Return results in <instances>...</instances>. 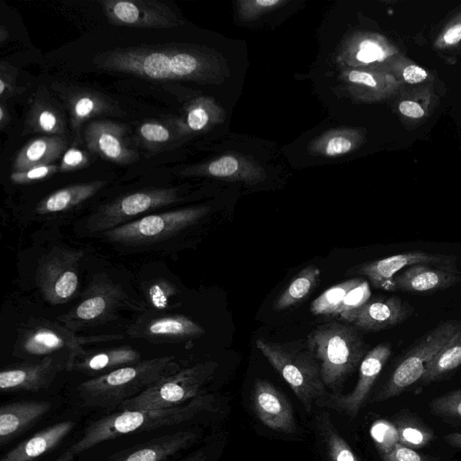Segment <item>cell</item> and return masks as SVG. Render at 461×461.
I'll return each mask as SVG.
<instances>
[{
	"label": "cell",
	"mask_w": 461,
	"mask_h": 461,
	"mask_svg": "<svg viewBox=\"0 0 461 461\" xmlns=\"http://www.w3.org/2000/svg\"><path fill=\"white\" fill-rule=\"evenodd\" d=\"M88 155L82 149L71 147L64 152L59 165V172H68L86 167Z\"/></svg>",
	"instance_id": "50"
},
{
	"label": "cell",
	"mask_w": 461,
	"mask_h": 461,
	"mask_svg": "<svg viewBox=\"0 0 461 461\" xmlns=\"http://www.w3.org/2000/svg\"><path fill=\"white\" fill-rule=\"evenodd\" d=\"M94 338H78L70 332L58 328L41 327L25 336L23 348L34 356H50L58 350L67 348L69 354L79 350L82 344L94 340Z\"/></svg>",
	"instance_id": "28"
},
{
	"label": "cell",
	"mask_w": 461,
	"mask_h": 461,
	"mask_svg": "<svg viewBox=\"0 0 461 461\" xmlns=\"http://www.w3.org/2000/svg\"><path fill=\"white\" fill-rule=\"evenodd\" d=\"M146 330L151 336L166 338H188L204 332L199 324L181 315L155 319L148 323Z\"/></svg>",
	"instance_id": "37"
},
{
	"label": "cell",
	"mask_w": 461,
	"mask_h": 461,
	"mask_svg": "<svg viewBox=\"0 0 461 461\" xmlns=\"http://www.w3.org/2000/svg\"><path fill=\"white\" fill-rule=\"evenodd\" d=\"M166 289L161 285H154L149 289V296L152 304L157 308H165L167 302Z\"/></svg>",
	"instance_id": "52"
},
{
	"label": "cell",
	"mask_w": 461,
	"mask_h": 461,
	"mask_svg": "<svg viewBox=\"0 0 461 461\" xmlns=\"http://www.w3.org/2000/svg\"><path fill=\"white\" fill-rule=\"evenodd\" d=\"M339 78L350 95L363 103L393 100L402 88L385 69L344 68Z\"/></svg>",
	"instance_id": "16"
},
{
	"label": "cell",
	"mask_w": 461,
	"mask_h": 461,
	"mask_svg": "<svg viewBox=\"0 0 461 461\" xmlns=\"http://www.w3.org/2000/svg\"><path fill=\"white\" fill-rule=\"evenodd\" d=\"M87 149L102 158L120 165L131 164L140 158L125 140V128L117 122H90L83 131Z\"/></svg>",
	"instance_id": "14"
},
{
	"label": "cell",
	"mask_w": 461,
	"mask_h": 461,
	"mask_svg": "<svg viewBox=\"0 0 461 461\" xmlns=\"http://www.w3.org/2000/svg\"><path fill=\"white\" fill-rule=\"evenodd\" d=\"M17 68L11 64L1 61L0 63V99L5 102L6 99L23 93V89L17 85Z\"/></svg>",
	"instance_id": "48"
},
{
	"label": "cell",
	"mask_w": 461,
	"mask_h": 461,
	"mask_svg": "<svg viewBox=\"0 0 461 461\" xmlns=\"http://www.w3.org/2000/svg\"><path fill=\"white\" fill-rule=\"evenodd\" d=\"M59 171L57 165L39 166L29 168L25 171L13 172L10 176L12 182L15 184H27L33 181H38L54 175Z\"/></svg>",
	"instance_id": "49"
},
{
	"label": "cell",
	"mask_w": 461,
	"mask_h": 461,
	"mask_svg": "<svg viewBox=\"0 0 461 461\" xmlns=\"http://www.w3.org/2000/svg\"><path fill=\"white\" fill-rule=\"evenodd\" d=\"M138 133L143 145L150 149H159L181 138L173 124L167 125L155 121L142 122L138 128Z\"/></svg>",
	"instance_id": "41"
},
{
	"label": "cell",
	"mask_w": 461,
	"mask_h": 461,
	"mask_svg": "<svg viewBox=\"0 0 461 461\" xmlns=\"http://www.w3.org/2000/svg\"><path fill=\"white\" fill-rule=\"evenodd\" d=\"M10 37L8 30L2 24L0 26V43L3 44Z\"/></svg>",
	"instance_id": "56"
},
{
	"label": "cell",
	"mask_w": 461,
	"mask_h": 461,
	"mask_svg": "<svg viewBox=\"0 0 461 461\" xmlns=\"http://www.w3.org/2000/svg\"><path fill=\"white\" fill-rule=\"evenodd\" d=\"M25 125L31 131L50 136L64 137L66 133V119L62 111L45 94L37 93L30 99Z\"/></svg>",
	"instance_id": "30"
},
{
	"label": "cell",
	"mask_w": 461,
	"mask_h": 461,
	"mask_svg": "<svg viewBox=\"0 0 461 461\" xmlns=\"http://www.w3.org/2000/svg\"><path fill=\"white\" fill-rule=\"evenodd\" d=\"M140 358L139 352L130 347L105 349L87 354L77 350L68 355L67 368L85 373L111 372L137 363L140 361Z\"/></svg>",
	"instance_id": "26"
},
{
	"label": "cell",
	"mask_w": 461,
	"mask_h": 461,
	"mask_svg": "<svg viewBox=\"0 0 461 461\" xmlns=\"http://www.w3.org/2000/svg\"><path fill=\"white\" fill-rule=\"evenodd\" d=\"M11 117L5 102L0 104V129L3 131L10 122Z\"/></svg>",
	"instance_id": "53"
},
{
	"label": "cell",
	"mask_w": 461,
	"mask_h": 461,
	"mask_svg": "<svg viewBox=\"0 0 461 461\" xmlns=\"http://www.w3.org/2000/svg\"><path fill=\"white\" fill-rule=\"evenodd\" d=\"M252 402L258 418L264 425L276 431H295L293 408L287 398L271 383L264 379L255 382Z\"/></svg>",
	"instance_id": "18"
},
{
	"label": "cell",
	"mask_w": 461,
	"mask_h": 461,
	"mask_svg": "<svg viewBox=\"0 0 461 461\" xmlns=\"http://www.w3.org/2000/svg\"><path fill=\"white\" fill-rule=\"evenodd\" d=\"M399 442L411 448L427 446L434 438L433 431L411 418H402L395 423Z\"/></svg>",
	"instance_id": "42"
},
{
	"label": "cell",
	"mask_w": 461,
	"mask_h": 461,
	"mask_svg": "<svg viewBox=\"0 0 461 461\" xmlns=\"http://www.w3.org/2000/svg\"><path fill=\"white\" fill-rule=\"evenodd\" d=\"M429 408L437 416L461 420V388L436 397L429 402Z\"/></svg>",
	"instance_id": "45"
},
{
	"label": "cell",
	"mask_w": 461,
	"mask_h": 461,
	"mask_svg": "<svg viewBox=\"0 0 461 461\" xmlns=\"http://www.w3.org/2000/svg\"><path fill=\"white\" fill-rule=\"evenodd\" d=\"M208 206H195L149 214L104 231L107 237L126 244L149 243L166 239L194 224L209 212Z\"/></svg>",
	"instance_id": "8"
},
{
	"label": "cell",
	"mask_w": 461,
	"mask_h": 461,
	"mask_svg": "<svg viewBox=\"0 0 461 461\" xmlns=\"http://www.w3.org/2000/svg\"><path fill=\"white\" fill-rule=\"evenodd\" d=\"M461 366V326L428 364L420 378L429 384L446 378Z\"/></svg>",
	"instance_id": "34"
},
{
	"label": "cell",
	"mask_w": 461,
	"mask_h": 461,
	"mask_svg": "<svg viewBox=\"0 0 461 461\" xmlns=\"http://www.w3.org/2000/svg\"><path fill=\"white\" fill-rule=\"evenodd\" d=\"M446 442L453 447L461 448V433L453 432L444 437Z\"/></svg>",
	"instance_id": "54"
},
{
	"label": "cell",
	"mask_w": 461,
	"mask_h": 461,
	"mask_svg": "<svg viewBox=\"0 0 461 461\" xmlns=\"http://www.w3.org/2000/svg\"><path fill=\"white\" fill-rule=\"evenodd\" d=\"M188 174L243 182L250 185L267 177L264 167L255 159L239 153H227L186 170Z\"/></svg>",
	"instance_id": "20"
},
{
	"label": "cell",
	"mask_w": 461,
	"mask_h": 461,
	"mask_svg": "<svg viewBox=\"0 0 461 461\" xmlns=\"http://www.w3.org/2000/svg\"><path fill=\"white\" fill-rule=\"evenodd\" d=\"M207 455L203 449L196 450L179 461H206Z\"/></svg>",
	"instance_id": "55"
},
{
	"label": "cell",
	"mask_w": 461,
	"mask_h": 461,
	"mask_svg": "<svg viewBox=\"0 0 461 461\" xmlns=\"http://www.w3.org/2000/svg\"><path fill=\"white\" fill-rule=\"evenodd\" d=\"M288 2L287 0H240L236 5L239 18L244 22H252Z\"/></svg>",
	"instance_id": "43"
},
{
	"label": "cell",
	"mask_w": 461,
	"mask_h": 461,
	"mask_svg": "<svg viewBox=\"0 0 461 461\" xmlns=\"http://www.w3.org/2000/svg\"><path fill=\"white\" fill-rule=\"evenodd\" d=\"M414 312L408 302L398 296L369 300L357 310L341 316L356 328L367 331H379L404 322Z\"/></svg>",
	"instance_id": "15"
},
{
	"label": "cell",
	"mask_w": 461,
	"mask_h": 461,
	"mask_svg": "<svg viewBox=\"0 0 461 461\" xmlns=\"http://www.w3.org/2000/svg\"><path fill=\"white\" fill-rule=\"evenodd\" d=\"M50 407L51 403L47 401H19L3 404L0 408V445L3 447L28 429Z\"/></svg>",
	"instance_id": "24"
},
{
	"label": "cell",
	"mask_w": 461,
	"mask_h": 461,
	"mask_svg": "<svg viewBox=\"0 0 461 461\" xmlns=\"http://www.w3.org/2000/svg\"><path fill=\"white\" fill-rule=\"evenodd\" d=\"M385 70L389 72L402 86H416L436 83V75L420 66L402 52L394 56L386 65Z\"/></svg>",
	"instance_id": "36"
},
{
	"label": "cell",
	"mask_w": 461,
	"mask_h": 461,
	"mask_svg": "<svg viewBox=\"0 0 461 461\" xmlns=\"http://www.w3.org/2000/svg\"><path fill=\"white\" fill-rule=\"evenodd\" d=\"M67 258L59 256L48 261L41 274L43 292L54 303L69 299L78 286L77 274Z\"/></svg>",
	"instance_id": "29"
},
{
	"label": "cell",
	"mask_w": 461,
	"mask_h": 461,
	"mask_svg": "<svg viewBox=\"0 0 461 461\" xmlns=\"http://www.w3.org/2000/svg\"><path fill=\"white\" fill-rule=\"evenodd\" d=\"M401 122L413 129L424 123L439 104L436 83L402 87L393 99Z\"/></svg>",
	"instance_id": "22"
},
{
	"label": "cell",
	"mask_w": 461,
	"mask_h": 461,
	"mask_svg": "<svg viewBox=\"0 0 461 461\" xmlns=\"http://www.w3.org/2000/svg\"><path fill=\"white\" fill-rule=\"evenodd\" d=\"M67 140L60 136H43L29 141L15 156L13 172L50 165L65 151Z\"/></svg>",
	"instance_id": "31"
},
{
	"label": "cell",
	"mask_w": 461,
	"mask_h": 461,
	"mask_svg": "<svg viewBox=\"0 0 461 461\" xmlns=\"http://www.w3.org/2000/svg\"><path fill=\"white\" fill-rule=\"evenodd\" d=\"M371 290L367 280L364 279L353 287L344 298L336 315L343 316L354 312L370 300Z\"/></svg>",
	"instance_id": "47"
},
{
	"label": "cell",
	"mask_w": 461,
	"mask_h": 461,
	"mask_svg": "<svg viewBox=\"0 0 461 461\" xmlns=\"http://www.w3.org/2000/svg\"><path fill=\"white\" fill-rule=\"evenodd\" d=\"M225 119V112L209 96H199L186 106L183 116L172 124L181 137L210 130Z\"/></svg>",
	"instance_id": "27"
},
{
	"label": "cell",
	"mask_w": 461,
	"mask_h": 461,
	"mask_svg": "<svg viewBox=\"0 0 461 461\" xmlns=\"http://www.w3.org/2000/svg\"><path fill=\"white\" fill-rule=\"evenodd\" d=\"M460 326V320H443L419 338L401 357L371 402H381L398 396L420 381L429 361Z\"/></svg>",
	"instance_id": "6"
},
{
	"label": "cell",
	"mask_w": 461,
	"mask_h": 461,
	"mask_svg": "<svg viewBox=\"0 0 461 461\" xmlns=\"http://www.w3.org/2000/svg\"><path fill=\"white\" fill-rule=\"evenodd\" d=\"M305 339L319 362L325 387L333 392L366 354L364 340L353 325L326 322L312 330Z\"/></svg>",
	"instance_id": "5"
},
{
	"label": "cell",
	"mask_w": 461,
	"mask_h": 461,
	"mask_svg": "<svg viewBox=\"0 0 461 461\" xmlns=\"http://www.w3.org/2000/svg\"><path fill=\"white\" fill-rule=\"evenodd\" d=\"M110 306L109 297L105 294H94L85 299L75 311L77 318L82 321H93L101 317Z\"/></svg>",
	"instance_id": "46"
},
{
	"label": "cell",
	"mask_w": 461,
	"mask_h": 461,
	"mask_svg": "<svg viewBox=\"0 0 461 461\" xmlns=\"http://www.w3.org/2000/svg\"><path fill=\"white\" fill-rule=\"evenodd\" d=\"M180 369L173 356L139 361L81 383L78 396L86 406L119 409L124 402Z\"/></svg>",
	"instance_id": "3"
},
{
	"label": "cell",
	"mask_w": 461,
	"mask_h": 461,
	"mask_svg": "<svg viewBox=\"0 0 461 461\" xmlns=\"http://www.w3.org/2000/svg\"><path fill=\"white\" fill-rule=\"evenodd\" d=\"M321 270L315 265H310L294 278L274 303L276 311H283L298 303L305 298L317 285Z\"/></svg>",
	"instance_id": "35"
},
{
	"label": "cell",
	"mask_w": 461,
	"mask_h": 461,
	"mask_svg": "<svg viewBox=\"0 0 461 461\" xmlns=\"http://www.w3.org/2000/svg\"><path fill=\"white\" fill-rule=\"evenodd\" d=\"M216 367L215 362L207 361L180 369L124 402L119 410H160L185 404L201 394L203 385Z\"/></svg>",
	"instance_id": "7"
},
{
	"label": "cell",
	"mask_w": 461,
	"mask_h": 461,
	"mask_svg": "<svg viewBox=\"0 0 461 461\" xmlns=\"http://www.w3.org/2000/svg\"><path fill=\"white\" fill-rule=\"evenodd\" d=\"M176 188L146 189L116 199L91 218L94 230H110L131 218L178 201ZM123 223V224H124Z\"/></svg>",
	"instance_id": "10"
},
{
	"label": "cell",
	"mask_w": 461,
	"mask_h": 461,
	"mask_svg": "<svg viewBox=\"0 0 461 461\" xmlns=\"http://www.w3.org/2000/svg\"><path fill=\"white\" fill-rule=\"evenodd\" d=\"M197 438L194 430H179L123 449L107 461H164L189 447Z\"/></svg>",
	"instance_id": "21"
},
{
	"label": "cell",
	"mask_w": 461,
	"mask_h": 461,
	"mask_svg": "<svg viewBox=\"0 0 461 461\" xmlns=\"http://www.w3.org/2000/svg\"><path fill=\"white\" fill-rule=\"evenodd\" d=\"M382 459L383 461H434L400 442L390 452L382 455Z\"/></svg>",
	"instance_id": "51"
},
{
	"label": "cell",
	"mask_w": 461,
	"mask_h": 461,
	"mask_svg": "<svg viewBox=\"0 0 461 461\" xmlns=\"http://www.w3.org/2000/svg\"><path fill=\"white\" fill-rule=\"evenodd\" d=\"M106 18L114 25L144 29H170L184 24L166 4L156 0H103Z\"/></svg>",
	"instance_id": "9"
},
{
	"label": "cell",
	"mask_w": 461,
	"mask_h": 461,
	"mask_svg": "<svg viewBox=\"0 0 461 461\" xmlns=\"http://www.w3.org/2000/svg\"><path fill=\"white\" fill-rule=\"evenodd\" d=\"M401 50L386 36L358 31L343 41L337 60L345 68L385 69Z\"/></svg>",
	"instance_id": "11"
},
{
	"label": "cell",
	"mask_w": 461,
	"mask_h": 461,
	"mask_svg": "<svg viewBox=\"0 0 461 461\" xmlns=\"http://www.w3.org/2000/svg\"><path fill=\"white\" fill-rule=\"evenodd\" d=\"M362 280L353 277L325 290L311 303V312L313 315H336L347 294Z\"/></svg>",
	"instance_id": "39"
},
{
	"label": "cell",
	"mask_w": 461,
	"mask_h": 461,
	"mask_svg": "<svg viewBox=\"0 0 461 461\" xmlns=\"http://www.w3.org/2000/svg\"><path fill=\"white\" fill-rule=\"evenodd\" d=\"M321 428L330 461H360L347 441L339 435L326 412L319 417Z\"/></svg>",
	"instance_id": "40"
},
{
	"label": "cell",
	"mask_w": 461,
	"mask_h": 461,
	"mask_svg": "<svg viewBox=\"0 0 461 461\" xmlns=\"http://www.w3.org/2000/svg\"><path fill=\"white\" fill-rule=\"evenodd\" d=\"M102 69L157 80H185L219 84L229 75L223 59L198 46L170 44L116 48L96 54Z\"/></svg>",
	"instance_id": "1"
},
{
	"label": "cell",
	"mask_w": 461,
	"mask_h": 461,
	"mask_svg": "<svg viewBox=\"0 0 461 461\" xmlns=\"http://www.w3.org/2000/svg\"><path fill=\"white\" fill-rule=\"evenodd\" d=\"M68 360L50 355L36 363L4 369L0 373V388L2 391L30 392L47 389L56 375L68 366Z\"/></svg>",
	"instance_id": "17"
},
{
	"label": "cell",
	"mask_w": 461,
	"mask_h": 461,
	"mask_svg": "<svg viewBox=\"0 0 461 461\" xmlns=\"http://www.w3.org/2000/svg\"><path fill=\"white\" fill-rule=\"evenodd\" d=\"M456 258L451 254L409 251L392 255L377 260L361 264L348 273L366 276L376 288L393 292L394 276L402 269L417 265L428 264L438 267L458 269Z\"/></svg>",
	"instance_id": "12"
},
{
	"label": "cell",
	"mask_w": 461,
	"mask_h": 461,
	"mask_svg": "<svg viewBox=\"0 0 461 461\" xmlns=\"http://www.w3.org/2000/svg\"><path fill=\"white\" fill-rule=\"evenodd\" d=\"M459 283H461V274L458 269L417 264L402 269L394 276L393 292L434 294Z\"/></svg>",
	"instance_id": "19"
},
{
	"label": "cell",
	"mask_w": 461,
	"mask_h": 461,
	"mask_svg": "<svg viewBox=\"0 0 461 461\" xmlns=\"http://www.w3.org/2000/svg\"><path fill=\"white\" fill-rule=\"evenodd\" d=\"M432 47L439 55L444 56L461 50V6L437 31L432 40Z\"/></svg>",
	"instance_id": "38"
},
{
	"label": "cell",
	"mask_w": 461,
	"mask_h": 461,
	"mask_svg": "<svg viewBox=\"0 0 461 461\" xmlns=\"http://www.w3.org/2000/svg\"><path fill=\"white\" fill-rule=\"evenodd\" d=\"M392 354L388 342H382L369 350L359 365L358 380L346 395H329L324 405L356 417L365 403L375 380Z\"/></svg>",
	"instance_id": "13"
},
{
	"label": "cell",
	"mask_w": 461,
	"mask_h": 461,
	"mask_svg": "<svg viewBox=\"0 0 461 461\" xmlns=\"http://www.w3.org/2000/svg\"><path fill=\"white\" fill-rule=\"evenodd\" d=\"M212 395L199 394L185 404L160 410H122L104 416L85 429L83 435L55 461H73L97 444L135 431H147L176 425L212 408Z\"/></svg>",
	"instance_id": "2"
},
{
	"label": "cell",
	"mask_w": 461,
	"mask_h": 461,
	"mask_svg": "<svg viewBox=\"0 0 461 461\" xmlns=\"http://www.w3.org/2000/svg\"><path fill=\"white\" fill-rule=\"evenodd\" d=\"M365 141V129L339 128L325 131L311 141L308 150L316 156L339 157L358 149Z\"/></svg>",
	"instance_id": "32"
},
{
	"label": "cell",
	"mask_w": 461,
	"mask_h": 461,
	"mask_svg": "<svg viewBox=\"0 0 461 461\" xmlns=\"http://www.w3.org/2000/svg\"><path fill=\"white\" fill-rule=\"evenodd\" d=\"M70 116V124L76 138L80 140L85 122L104 113H115L118 107L100 93L84 88H68L60 94Z\"/></svg>",
	"instance_id": "23"
},
{
	"label": "cell",
	"mask_w": 461,
	"mask_h": 461,
	"mask_svg": "<svg viewBox=\"0 0 461 461\" xmlns=\"http://www.w3.org/2000/svg\"><path fill=\"white\" fill-rule=\"evenodd\" d=\"M75 427L72 420L49 426L6 452L0 461H33L54 448Z\"/></svg>",
	"instance_id": "25"
},
{
	"label": "cell",
	"mask_w": 461,
	"mask_h": 461,
	"mask_svg": "<svg viewBox=\"0 0 461 461\" xmlns=\"http://www.w3.org/2000/svg\"><path fill=\"white\" fill-rule=\"evenodd\" d=\"M106 183L98 180L61 188L42 199L38 203L36 211L41 214L67 211L93 196Z\"/></svg>",
	"instance_id": "33"
},
{
	"label": "cell",
	"mask_w": 461,
	"mask_h": 461,
	"mask_svg": "<svg viewBox=\"0 0 461 461\" xmlns=\"http://www.w3.org/2000/svg\"><path fill=\"white\" fill-rule=\"evenodd\" d=\"M256 346L306 410L325 404L329 397L327 388L321 380L319 362L306 339L276 342L258 338Z\"/></svg>",
	"instance_id": "4"
},
{
	"label": "cell",
	"mask_w": 461,
	"mask_h": 461,
	"mask_svg": "<svg viewBox=\"0 0 461 461\" xmlns=\"http://www.w3.org/2000/svg\"><path fill=\"white\" fill-rule=\"evenodd\" d=\"M370 435L381 456L390 452L399 442L395 424L386 420H377L370 429Z\"/></svg>",
	"instance_id": "44"
}]
</instances>
